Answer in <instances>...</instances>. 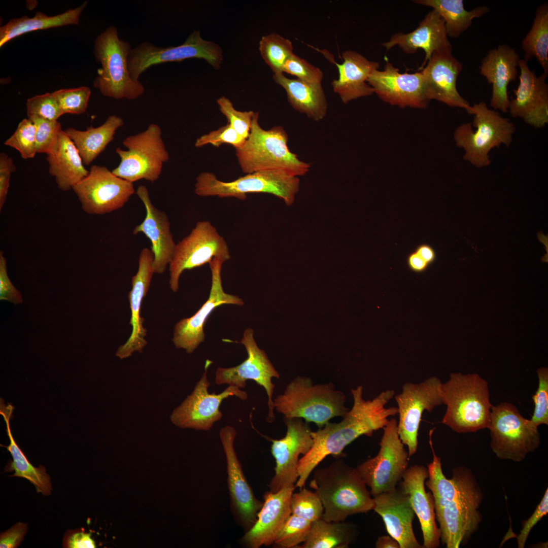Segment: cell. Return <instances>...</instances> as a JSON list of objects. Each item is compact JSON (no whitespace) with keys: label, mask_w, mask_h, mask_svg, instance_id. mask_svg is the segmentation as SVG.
Wrapping results in <instances>:
<instances>
[{"label":"cell","mask_w":548,"mask_h":548,"mask_svg":"<svg viewBox=\"0 0 548 548\" xmlns=\"http://www.w3.org/2000/svg\"><path fill=\"white\" fill-rule=\"evenodd\" d=\"M432 434L429 432V442L433 459L428 465L425 485L433 498L441 541L447 548H458L478 528L483 495L473 473L466 467H457L453 470L451 478L446 477L441 459L433 449Z\"/></svg>","instance_id":"6da1fadb"},{"label":"cell","mask_w":548,"mask_h":548,"mask_svg":"<svg viewBox=\"0 0 548 548\" xmlns=\"http://www.w3.org/2000/svg\"><path fill=\"white\" fill-rule=\"evenodd\" d=\"M353 398L352 408L339 423H328L316 431H312L313 446L299 460L298 478L295 487L301 489L312 471L327 456L339 455L346 446L359 436H368L383 428L388 418L398 414L397 407H385L395 394L393 390L382 391L372 400L363 397V386L351 390Z\"/></svg>","instance_id":"7a4b0ae2"},{"label":"cell","mask_w":548,"mask_h":548,"mask_svg":"<svg viewBox=\"0 0 548 548\" xmlns=\"http://www.w3.org/2000/svg\"><path fill=\"white\" fill-rule=\"evenodd\" d=\"M310 486L322 503V519L326 521H344L350 516L373 509V498L365 483L356 468L342 459L316 469Z\"/></svg>","instance_id":"3957f363"},{"label":"cell","mask_w":548,"mask_h":548,"mask_svg":"<svg viewBox=\"0 0 548 548\" xmlns=\"http://www.w3.org/2000/svg\"><path fill=\"white\" fill-rule=\"evenodd\" d=\"M440 392L447 406L443 424L458 433L488 428L492 405L486 380L477 373H452Z\"/></svg>","instance_id":"277c9868"},{"label":"cell","mask_w":548,"mask_h":548,"mask_svg":"<svg viewBox=\"0 0 548 548\" xmlns=\"http://www.w3.org/2000/svg\"><path fill=\"white\" fill-rule=\"evenodd\" d=\"M259 113L255 112L249 135L243 145L235 149V155L242 171L247 174L261 170H280L292 176L305 175L311 164L300 160L288 146V135L281 126L268 130L259 124Z\"/></svg>","instance_id":"5b68a950"},{"label":"cell","mask_w":548,"mask_h":548,"mask_svg":"<svg viewBox=\"0 0 548 548\" xmlns=\"http://www.w3.org/2000/svg\"><path fill=\"white\" fill-rule=\"evenodd\" d=\"M346 400L345 395L335 390L332 383L314 385L310 378L299 376L273 400V407L283 418L303 419L321 428L332 418L347 413Z\"/></svg>","instance_id":"8992f818"},{"label":"cell","mask_w":548,"mask_h":548,"mask_svg":"<svg viewBox=\"0 0 548 548\" xmlns=\"http://www.w3.org/2000/svg\"><path fill=\"white\" fill-rule=\"evenodd\" d=\"M130 44L118 37L117 29L110 26L95 40L93 53L101 64L93 86L105 96L116 99L134 100L142 95L145 87L130 76L128 57Z\"/></svg>","instance_id":"52a82bcc"},{"label":"cell","mask_w":548,"mask_h":548,"mask_svg":"<svg viewBox=\"0 0 548 548\" xmlns=\"http://www.w3.org/2000/svg\"><path fill=\"white\" fill-rule=\"evenodd\" d=\"M472 123L460 125L454 134L456 145L464 151L463 159L482 168L491 163L489 153L501 145L509 147L516 127L507 118L481 101L471 106Z\"/></svg>","instance_id":"ba28073f"},{"label":"cell","mask_w":548,"mask_h":548,"mask_svg":"<svg viewBox=\"0 0 548 548\" xmlns=\"http://www.w3.org/2000/svg\"><path fill=\"white\" fill-rule=\"evenodd\" d=\"M299 186L298 177L280 170L255 172L230 182L222 181L213 173L202 172L196 178L194 191L200 196L233 197L241 200H245L249 193H269L290 206L295 201Z\"/></svg>","instance_id":"9c48e42d"},{"label":"cell","mask_w":548,"mask_h":548,"mask_svg":"<svg viewBox=\"0 0 548 548\" xmlns=\"http://www.w3.org/2000/svg\"><path fill=\"white\" fill-rule=\"evenodd\" d=\"M162 134L160 127L152 123L145 130L126 137L122 144L127 150L116 149L120 162L112 173L132 183L140 180L155 182L169 159Z\"/></svg>","instance_id":"30bf717a"},{"label":"cell","mask_w":548,"mask_h":548,"mask_svg":"<svg viewBox=\"0 0 548 548\" xmlns=\"http://www.w3.org/2000/svg\"><path fill=\"white\" fill-rule=\"evenodd\" d=\"M488 428L491 449L501 459L521 462L540 445L538 427L511 403L492 405Z\"/></svg>","instance_id":"8fae6325"},{"label":"cell","mask_w":548,"mask_h":548,"mask_svg":"<svg viewBox=\"0 0 548 548\" xmlns=\"http://www.w3.org/2000/svg\"><path fill=\"white\" fill-rule=\"evenodd\" d=\"M383 429L377 455L356 468L373 497L396 488L408 468L410 459L399 437L396 420H389Z\"/></svg>","instance_id":"7c38bea8"},{"label":"cell","mask_w":548,"mask_h":548,"mask_svg":"<svg viewBox=\"0 0 548 548\" xmlns=\"http://www.w3.org/2000/svg\"><path fill=\"white\" fill-rule=\"evenodd\" d=\"M192 58L203 59L219 69L223 60L222 50L217 44L203 40L198 30L193 31L177 46L162 47L142 42L131 49L128 55L129 75L132 79L139 81L140 75L153 65Z\"/></svg>","instance_id":"4fadbf2b"},{"label":"cell","mask_w":548,"mask_h":548,"mask_svg":"<svg viewBox=\"0 0 548 548\" xmlns=\"http://www.w3.org/2000/svg\"><path fill=\"white\" fill-rule=\"evenodd\" d=\"M217 257L225 261L230 258L226 242L211 222L198 221L190 233L176 244L169 264L170 289L175 293L178 291L179 279L184 270L209 264Z\"/></svg>","instance_id":"5bb4252c"},{"label":"cell","mask_w":548,"mask_h":548,"mask_svg":"<svg viewBox=\"0 0 548 548\" xmlns=\"http://www.w3.org/2000/svg\"><path fill=\"white\" fill-rule=\"evenodd\" d=\"M212 363L211 361L207 360L204 371L193 391L171 414L170 421L177 427L209 431L214 423L223 417L220 407L224 399L230 396H235L242 400L248 399L246 392L231 385L219 394L210 393L209 388L211 383L207 373Z\"/></svg>","instance_id":"9a60e30c"},{"label":"cell","mask_w":548,"mask_h":548,"mask_svg":"<svg viewBox=\"0 0 548 548\" xmlns=\"http://www.w3.org/2000/svg\"><path fill=\"white\" fill-rule=\"evenodd\" d=\"M442 382L432 376L419 383H405L402 391L395 397L398 407L399 437L407 448L410 458L417 452L418 432L423 413L431 412L443 404L440 387Z\"/></svg>","instance_id":"2e32d148"},{"label":"cell","mask_w":548,"mask_h":548,"mask_svg":"<svg viewBox=\"0 0 548 548\" xmlns=\"http://www.w3.org/2000/svg\"><path fill=\"white\" fill-rule=\"evenodd\" d=\"M87 214L103 215L123 207L134 194L133 184L107 167L92 165L89 173L72 188Z\"/></svg>","instance_id":"e0dca14e"},{"label":"cell","mask_w":548,"mask_h":548,"mask_svg":"<svg viewBox=\"0 0 548 548\" xmlns=\"http://www.w3.org/2000/svg\"><path fill=\"white\" fill-rule=\"evenodd\" d=\"M253 334V330L248 328L244 331L241 340L246 350L247 358L235 366L217 368L215 382L218 385L226 384L242 389L246 387L247 381H255L266 392L268 398V414L266 419L268 423H272L275 420L273 407L275 385L272 379H279L280 374L265 352L258 347Z\"/></svg>","instance_id":"ac0fdd59"},{"label":"cell","mask_w":548,"mask_h":548,"mask_svg":"<svg viewBox=\"0 0 548 548\" xmlns=\"http://www.w3.org/2000/svg\"><path fill=\"white\" fill-rule=\"evenodd\" d=\"M283 419L287 427L285 436L271 439V453L276 466L275 475L268 486L269 491L273 493L295 486L298 478L299 456L307 454L313 443L308 423L301 418Z\"/></svg>","instance_id":"d6986e66"},{"label":"cell","mask_w":548,"mask_h":548,"mask_svg":"<svg viewBox=\"0 0 548 548\" xmlns=\"http://www.w3.org/2000/svg\"><path fill=\"white\" fill-rule=\"evenodd\" d=\"M225 262L223 259L217 257L209 263L212 277L209 297L193 316L181 320L174 326L172 341L176 348L183 349L187 353L192 354L204 341V325L216 307L223 304H244L241 298L224 291L221 270Z\"/></svg>","instance_id":"ffe728a7"},{"label":"cell","mask_w":548,"mask_h":548,"mask_svg":"<svg viewBox=\"0 0 548 548\" xmlns=\"http://www.w3.org/2000/svg\"><path fill=\"white\" fill-rule=\"evenodd\" d=\"M236 436L230 425L222 428L219 437L225 455L231 505L239 523L247 531L255 523L263 502L257 499L249 484L234 447Z\"/></svg>","instance_id":"44dd1931"},{"label":"cell","mask_w":548,"mask_h":548,"mask_svg":"<svg viewBox=\"0 0 548 548\" xmlns=\"http://www.w3.org/2000/svg\"><path fill=\"white\" fill-rule=\"evenodd\" d=\"M367 83L384 101L401 108H426V97L422 72L400 73L398 68L386 61L384 71L375 70Z\"/></svg>","instance_id":"7402d4cb"},{"label":"cell","mask_w":548,"mask_h":548,"mask_svg":"<svg viewBox=\"0 0 548 548\" xmlns=\"http://www.w3.org/2000/svg\"><path fill=\"white\" fill-rule=\"evenodd\" d=\"M452 51L433 53L426 66L421 71L426 96L429 101L436 100L452 107L464 109L471 114V106L457 89V80L462 64L452 55Z\"/></svg>","instance_id":"603a6c76"},{"label":"cell","mask_w":548,"mask_h":548,"mask_svg":"<svg viewBox=\"0 0 548 548\" xmlns=\"http://www.w3.org/2000/svg\"><path fill=\"white\" fill-rule=\"evenodd\" d=\"M519 67V84L513 91L515 97L510 100L508 112L512 117L522 118L535 128H542L548 123L547 75L537 76L523 59H520Z\"/></svg>","instance_id":"cb8c5ba5"},{"label":"cell","mask_w":548,"mask_h":548,"mask_svg":"<svg viewBox=\"0 0 548 548\" xmlns=\"http://www.w3.org/2000/svg\"><path fill=\"white\" fill-rule=\"evenodd\" d=\"M136 193L145 206L146 216L143 221L134 227L132 233H142L150 241L154 273L161 274L171 261L176 245L170 222L166 214L152 204L146 186H139Z\"/></svg>","instance_id":"d4e9b609"},{"label":"cell","mask_w":548,"mask_h":548,"mask_svg":"<svg viewBox=\"0 0 548 548\" xmlns=\"http://www.w3.org/2000/svg\"><path fill=\"white\" fill-rule=\"evenodd\" d=\"M295 486L264 494L263 505L253 526L242 538L250 548L273 545L278 534L291 515L290 502Z\"/></svg>","instance_id":"484cf974"},{"label":"cell","mask_w":548,"mask_h":548,"mask_svg":"<svg viewBox=\"0 0 548 548\" xmlns=\"http://www.w3.org/2000/svg\"><path fill=\"white\" fill-rule=\"evenodd\" d=\"M153 261L151 250L144 248L140 252L138 270L132 277V288L128 295L131 311L129 324L132 326V331L126 342L120 346L116 353V356L121 359L129 357L136 351L142 353L147 344L145 338L147 329L143 325L144 319L141 317V310L143 299L149 289L154 273Z\"/></svg>","instance_id":"4316f807"},{"label":"cell","mask_w":548,"mask_h":548,"mask_svg":"<svg viewBox=\"0 0 548 548\" xmlns=\"http://www.w3.org/2000/svg\"><path fill=\"white\" fill-rule=\"evenodd\" d=\"M428 477L426 467L421 465H412L403 475L400 489L409 496L411 505L419 520L424 548H436L439 545L440 533L436 523L432 495L425 490Z\"/></svg>","instance_id":"83f0119b"},{"label":"cell","mask_w":548,"mask_h":548,"mask_svg":"<svg viewBox=\"0 0 548 548\" xmlns=\"http://www.w3.org/2000/svg\"><path fill=\"white\" fill-rule=\"evenodd\" d=\"M373 498V510L382 517L388 534L397 540L400 548H424L414 532L415 513L407 494L396 488Z\"/></svg>","instance_id":"f1b7e54d"},{"label":"cell","mask_w":548,"mask_h":548,"mask_svg":"<svg viewBox=\"0 0 548 548\" xmlns=\"http://www.w3.org/2000/svg\"><path fill=\"white\" fill-rule=\"evenodd\" d=\"M520 60V56L513 48L502 44L489 50L482 60L480 74L492 85L490 106L494 110L508 112L510 100L507 87L516 79Z\"/></svg>","instance_id":"f546056e"},{"label":"cell","mask_w":548,"mask_h":548,"mask_svg":"<svg viewBox=\"0 0 548 548\" xmlns=\"http://www.w3.org/2000/svg\"><path fill=\"white\" fill-rule=\"evenodd\" d=\"M386 51L398 46L407 54L415 53L418 49L425 52V57L419 70L421 71L433 53L443 50H452V46L448 39L444 21L438 13L432 10L426 14L418 27L407 33H396L389 41L382 43Z\"/></svg>","instance_id":"4dcf8cb0"},{"label":"cell","mask_w":548,"mask_h":548,"mask_svg":"<svg viewBox=\"0 0 548 548\" xmlns=\"http://www.w3.org/2000/svg\"><path fill=\"white\" fill-rule=\"evenodd\" d=\"M344 61L336 64L338 77L331 85L334 92L345 104L360 97L371 95L374 89L367 83L370 74L378 70L379 63L370 61L362 54L349 50L342 54Z\"/></svg>","instance_id":"1f68e13d"},{"label":"cell","mask_w":548,"mask_h":548,"mask_svg":"<svg viewBox=\"0 0 548 548\" xmlns=\"http://www.w3.org/2000/svg\"><path fill=\"white\" fill-rule=\"evenodd\" d=\"M46 155L49 173L55 178L58 188L62 191L72 189L89 173L76 146L62 129L54 146Z\"/></svg>","instance_id":"d6a6232c"},{"label":"cell","mask_w":548,"mask_h":548,"mask_svg":"<svg viewBox=\"0 0 548 548\" xmlns=\"http://www.w3.org/2000/svg\"><path fill=\"white\" fill-rule=\"evenodd\" d=\"M273 79L285 90L288 101L294 109L316 121L325 117L328 105L321 84L290 79L283 73L275 74Z\"/></svg>","instance_id":"836d02e7"},{"label":"cell","mask_w":548,"mask_h":548,"mask_svg":"<svg viewBox=\"0 0 548 548\" xmlns=\"http://www.w3.org/2000/svg\"><path fill=\"white\" fill-rule=\"evenodd\" d=\"M14 409V407L11 403L6 404L4 400L1 398L0 414L5 421L6 432L10 440L9 445L5 447L13 458L9 466L14 473L11 476L24 478L35 487L37 493H41L45 496L49 495L51 493L52 485L51 478L47 473L46 468L42 465L36 467L30 463L12 434L10 420Z\"/></svg>","instance_id":"e575fe53"},{"label":"cell","mask_w":548,"mask_h":548,"mask_svg":"<svg viewBox=\"0 0 548 548\" xmlns=\"http://www.w3.org/2000/svg\"><path fill=\"white\" fill-rule=\"evenodd\" d=\"M123 125L121 117L113 115L98 127L91 126L83 131L70 127L64 131L76 146L84 164L88 165L113 141L117 130Z\"/></svg>","instance_id":"d590c367"},{"label":"cell","mask_w":548,"mask_h":548,"mask_svg":"<svg viewBox=\"0 0 548 548\" xmlns=\"http://www.w3.org/2000/svg\"><path fill=\"white\" fill-rule=\"evenodd\" d=\"M87 4V2H84L76 8L55 16H49L37 12L33 17L24 16L13 18L0 27V47L13 39L29 32L67 25H78L80 15Z\"/></svg>","instance_id":"8d00e7d4"},{"label":"cell","mask_w":548,"mask_h":548,"mask_svg":"<svg viewBox=\"0 0 548 548\" xmlns=\"http://www.w3.org/2000/svg\"><path fill=\"white\" fill-rule=\"evenodd\" d=\"M357 526L352 522H328L323 519L312 522L309 535L298 548H347L356 540Z\"/></svg>","instance_id":"74e56055"},{"label":"cell","mask_w":548,"mask_h":548,"mask_svg":"<svg viewBox=\"0 0 548 548\" xmlns=\"http://www.w3.org/2000/svg\"><path fill=\"white\" fill-rule=\"evenodd\" d=\"M414 3L430 7L444 21L447 36L457 38L467 30L474 18H480L490 11L485 6L470 11L464 8L462 0H417Z\"/></svg>","instance_id":"f35d334b"},{"label":"cell","mask_w":548,"mask_h":548,"mask_svg":"<svg viewBox=\"0 0 548 548\" xmlns=\"http://www.w3.org/2000/svg\"><path fill=\"white\" fill-rule=\"evenodd\" d=\"M524 52V60L528 62L536 58L548 75V5L544 3L539 6L531 28L522 41Z\"/></svg>","instance_id":"ab89813d"},{"label":"cell","mask_w":548,"mask_h":548,"mask_svg":"<svg viewBox=\"0 0 548 548\" xmlns=\"http://www.w3.org/2000/svg\"><path fill=\"white\" fill-rule=\"evenodd\" d=\"M259 49L263 59L274 74L283 73L284 63L293 53L291 41L274 32L261 38Z\"/></svg>","instance_id":"60d3db41"},{"label":"cell","mask_w":548,"mask_h":548,"mask_svg":"<svg viewBox=\"0 0 548 548\" xmlns=\"http://www.w3.org/2000/svg\"><path fill=\"white\" fill-rule=\"evenodd\" d=\"M311 525V522L291 514L276 536L273 545L279 548H297L306 541Z\"/></svg>","instance_id":"b9f144b4"},{"label":"cell","mask_w":548,"mask_h":548,"mask_svg":"<svg viewBox=\"0 0 548 548\" xmlns=\"http://www.w3.org/2000/svg\"><path fill=\"white\" fill-rule=\"evenodd\" d=\"M291 514L313 522L322 518L324 508L315 492L303 487L299 492L293 493L290 502Z\"/></svg>","instance_id":"7bdbcfd3"},{"label":"cell","mask_w":548,"mask_h":548,"mask_svg":"<svg viewBox=\"0 0 548 548\" xmlns=\"http://www.w3.org/2000/svg\"><path fill=\"white\" fill-rule=\"evenodd\" d=\"M4 145L17 150L24 159L33 158L37 153L36 127L28 118L22 119L14 133L4 142Z\"/></svg>","instance_id":"ee69618b"},{"label":"cell","mask_w":548,"mask_h":548,"mask_svg":"<svg viewBox=\"0 0 548 548\" xmlns=\"http://www.w3.org/2000/svg\"><path fill=\"white\" fill-rule=\"evenodd\" d=\"M52 93L57 99L63 114L79 115L86 111L91 90L88 87L82 86L61 89Z\"/></svg>","instance_id":"f6af8a7d"},{"label":"cell","mask_w":548,"mask_h":548,"mask_svg":"<svg viewBox=\"0 0 548 548\" xmlns=\"http://www.w3.org/2000/svg\"><path fill=\"white\" fill-rule=\"evenodd\" d=\"M26 106L28 118L37 117L49 120H58L64 114L53 93L31 97L27 99Z\"/></svg>","instance_id":"bcb514c9"},{"label":"cell","mask_w":548,"mask_h":548,"mask_svg":"<svg viewBox=\"0 0 548 548\" xmlns=\"http://www.w3.org/2000/svg\"><path fill=\"white\" fill-rule=\"evenodd\" d=\"M538 386L533 400L534 408L530 419L536 426L548 425V369L541 367L537 370Z\"/></svg>","instance_id":"7dc6e473"},{"label":"cell","mask_w":548,"mask_h":548,"mask_svg":"<svg viewBox=\"0 0 548 548\" xmlns=\"http://www.w3.org/2000/svg\"><path fill=\"white\" fill-rule=\"evenodd\" d=\"M220 112L226 117L228 123L242 138L246 140L250 133L255 112L239 111L233 107L232 102L225 96L217 100Z\"/></svg>","instance_id":"c3c4849f"},{"label":"cell","mask_w":548,"mask_h":548,"mask_svg":"<svg viewBox=\"0 0 548 548\" xmlns=\"http://www.w3.org/2000/svg\"><path fill=\"white\" fill-rule=\"evenodd\" d=\"M36 127V142L37 153L47 154L55 143L58 133L61 129L58 120H49L32 117L28 118Z\"/></svg>","instance_id":"681fc988"},{"label":"cell","mask_w":548,"mask_h":548,"mask_svg":"<svg viewBox=\"0 0 548 548\" xmlns=\"http://www.w3.org/2000/svg\"><path fill=\"white\" fill-rule=\"evenodd\" d=\"M283 73L294 75L297 79L312 84H321L323 78V72L319 67L294 53L284 63Z\"/></svg>","instance_id":"f907efd6"},{"label":"cell","mask_w":548,"mask_h":548,"mask_svg":"<svg viewBox=\"0 0 548 548\" xmlns=\"http://www.w3.org/2000/svg\"><path fill=\"white\" fill-rule=\"evenodd\" d=\"M245 141V139L239 135L233 128L227 123L216 130L212 131L198 138L195 142L194 146L196 148H200L206 145L211 144L214 146L219 147L223 144H228L236 148L242 146Z\"/></svg>","instance_id":"816d5d0a"},{"label":"cell","mask_w":548,"mask_h":548,"mask_svg":"<svg viewBox=\"0 0 548 548\" xmlns=\"http://www.w3.org/2000/svg\"><path fill=\"white\" fill-rule=\"evenodd\" d=\"M547 513L548 490L547 488L533 513L527 520L523 523L522 529L517 537L518 547L519 548L524 547L531 529Z\"/></svg>","instance_id":"f5cc1de1"},{"label":"cell","mask_w":548,"mask_h":548,"mask_svg":"<svg viewBox=\"0 0 548 548\" xmlns=\"http://www.w3.org/2000/svg\"><path fill=\"white\" fill-rule=\"evenodd\" d=\"M7 259L3 252H0V300H7L14 304L23 302L22 295L11 282L7 272Z\"/></svg>","instance_id":"db71d44e"},{"label":"cell","mask_w":548,"mask_h":548,"mask_svg":"<svg viewBox=\"0 0 548 548\" xmlns=\"http://www.w3.org/2000/svg\"><path fill=\"white\" fill-rule=\"evenodd\" d=\"M16 170L12 158L6 153L2 152L0 154V210L3 209L7 199L11 175Z\"/></svg>","instance_id":"11a10c76"},{"label":"cell","mask_w":548,"mask_h":548,"mask_svg":"<svg viewBox=\"0 0 548 548\" xmlns=\"http://www.w3.org/2000/svg\"><path fill=\"white\" fill-rule=\"evenodd\" d=\"M27 531L26 523L18 522L8 530L1 533L0 547L15 548L19 546Z\"/></svg>","instance_id":"9f6ffc18"},{"label":"cell","mask_w":548,"mask_h":548,"mask_svg":"<svg viewBox=\"0 0 548 548\" xmlns=\"http://www.w3.org/2000/svg\"><path fill=\"white\" fill-rule=\"evenodd\" d=\"M63 547L67 548H95V542L91 533L82 530L67 531L63 538Z\"/></svg>","instance_id":"6f0895ef"},{"label":"cell","mask_w":548,"mask_h":548,"mask_svg":"<svg viewBox=\"0 0 548 548\" xmlns=\"http://www.w3.org/2000/svg\"><path fill=\"white\" fill-rule=\"evenodd\" d=\"M407 264L411 270L416 272L424 271L429 265L415 251L408 256Z\"/></svg>","instance_id":"680465c9"},{"label":"cell","mask_w":548,"mask_h":548,"mask_svg":"<svg viewBox=\"0 0 548 548\" xmlns=\"http://www.w3.org/2000/svg\"><path fill=\"white\" fill-rule=\"evenodd\" d=\"M415 252L429 265L435 259L436 253L432 247L424 244L419 246Z\"/></svg>","instance_id":"91938a15"},{"label":"cell","mask_w":548,"mask_h":548,"mask_svg":"<svg viewBox=\"0 0 548 548\" xmlns=\"http://www.w3.org/2000/svg\"><path fill=\"white\" fill-rule=\"evenodd\" d=\"M376 548H400L398 542L390 535L379 536L375 543Z\"/></svg>","instance_id":"94428289"}]
</instances>
